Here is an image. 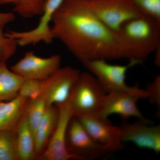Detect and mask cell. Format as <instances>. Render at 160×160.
<instances>
[{
  "label": "cell",
  "mask_w": 160,
  "mask_h": 160,
  "mask_svg": "<svg viewBox=\"0 0 160 160\" xmlns=\"http://www.w3.org/2000/svg\"><path fill=\"white\" fill-rule=\"evenodd\" d=\"M52 32L83 64L123 59L116 32L105 26L82 0H64L52 19Z\"/></svg>",
  "instance_id": "cell-1"
},
{
  "label": "cell",
  "mask_w": 160,
  "mask_h": 160,
  "mask_svg": "<svg viewBox=\"0 0 160 160\" xmlns=\"http://www.w3.org/2000/svg\"><path fill=\"white\" fill-rule=\"evenodd\" d=\"M123 58L143 62L160 47V22L149 17H137L116 32Z\"/></svg>",
  "instance_id": "cell-2"
},
{
  "label": "cell",
  "mask_w": 160,
  "mask_h": 160,
  "mask_svg": "<svg viewBox=\"0 0 160 160\" xmlns=\"http://www.w3.org/2000/svg\"><path fill=\"white\" fill-rule=\"evenodd\" d=\"M106 93L90 72H80L69 97L73 116L97 114Z\"/></svg>",
  "instance_id": "cell-3"
},
{
  "label": "cell",
  "mask_w": 160,
  "mask_h": 160,
  "mask_svg": "<svg viewBox=\"0 0 160 160\" xmlns=\"http://www.w3.org/2000/svg\"><path fill=\"white\" fill-rule=\"evenodd\" d=\"M125 65H113L105 59H97L84 63V66L97 79L106 93L112 92H142L138 86H129L126 82L128 69L142 62L138 60H129Z\"/></svg>",
  "instance_id": "cell-4"
},
{
  "label": "cell",
  "mask_w": 160,
  "mask_h": 160,
  "mask_svg": "<svg viewBox=\"0 0 160 160\" xmlns=\"http://www.w3.org/2000/svg\"><path fill=\"white\" fill-rule=\"evenodd\" d=\"M82 1L97 18L115 32L127 21L143 15L130 0Z\"/></svg>",
  "instance_id": "cell-5"
},
{
  "label": "cell",
  "mask_w": 160,
  "mask_h": 160,
  "mask_svg": "<svg viewBox=\"0 0 160 160\" xmlns=\"http://www.w3.org/2000/svg\"><path fill=\"white\" fill-rule=\"evenodd\" d=\"M146 90L142 92H112L106 93L99 110L97 114L105 121L112 114H118L123 119L138 118L139 120L149 123L138 107L137 102L141 99H147Z\"/></svg>",
  "instance_id": "cell-6"
},
{
  "label": "cell",
  "mask_w": 160,
  "mask_h": 160,
  "mask_svg": "<svg viewBox=\"0 0 160 160\" xmlns=\"http://www.w3.org/2000/svg\"><path fill=\"white\" fill-rule=\"evenodd\" d=\"M64 0H47L44 6L38 24L33 29L26 31L9 30L5 32L7 36L16 41L18 46L34 45L42 42L51 44L54 39L51 23L56 12Z\"/></svg>",
  "instance_id": "cell-7"
},
{
  "label": "cell",
  "mask_w": 160,
  "mask_h": 160,
  "mask_svg": "<svg viewBox=\"0 0 160 160\" xmlns=\"http://www.w3.org/2000/svg\"><path fill=\"white\" fill-rule=\"evenodd\" d=\"M59 109V117L56 127L46 149L38 160H80L68 151L66 145L67 128L73 116L69 98L65 102L56 105Z\"/></svg>",
  "instance_id": "cell-8"
},
{
  "label": "cell",
  "mask_w": 160,
  "mask_h": 160,
  "mask_svg": "<svg viewBox=\"0 0 160 160\" xmlns=\"http://www.w3.org/2000/svg\"><path fill=\"white\" fill-rule=\"evenodd\" d=\"M76 117L93 141L107 153L120 151L124 148L120 126H112L109 121L102 119L97 114Z\"/></svg>",
  "instance_id": "cell-9"
},
{
  "label": "cell",
  "mask_w": 160,
  "mask_h": 160,
  "mask_svg": "<svg viewBox=\"0 0 160 160\" xmlns=\"http://www.w3.org/2000/svg\"><path fill=\"white\" fill-rule=\"evenodd\" d=\"M68 151L80 160H94L107 153L93 141L82 124L74 116L69 122L66 137Z\"/></svg>",
  "instance_id": "cell-10"
},
{
  "label": "cell",
  "mask_w": 160,
  "mask_h": 160,
  "mask_svg": "<svg viewBox=\"0 0 160 160\" xmlns=\"http://www.w3.org/2000/svg\"><path fill=\"white\" fill-rule=\"evenodd\" d=\"M61 62L59 55L42 58L30 51L27 52L24 57L12 66L10 69L24 80H44L59 69Z\"/></svg>",
  "instance_id": "cell-11"
},
{
  "label": "cell",
  "mask_w": 160,
  "mask_h": 160,
  "mask_svg": "<svg viewBox=\"0 0 160 160\" xmlns=\"http://www.w3.org/2000/svg\"><path fill=\"white\" fill-rule=\"evenodd\" d=\"M80 72L69 66L60 68L43 80V91L47 107L62 104L69 99Z\"/></svg>",
  "instance_id": "cell-12"
},
{
  "label": "cell",
  "mask_w": 160,
  "mask_h": 160,
  "mask_svg": "<svg viewBox=\"0 0 160 160\" xmlns=\"http://www.w3.org/2000/svg\"><path fill=\"white\" fill-rule=\"evenodd\" d=\"M148 124L141 120L132 123H123L120 126L122 142H131L139 148L159 153L160 126H149Z\"/></svg>",
  "instance_id": "cell-13"
},
{
  "label": "cell",
  "mask_w": 160,
  "mask_h": 160,
  "mask_svg": "<svg viewBox=\"0 0 160 160\" xmlns=\"http://www.w3.org/2000/svg\"><path fill=\"white\" fill-rule=\"evenodd\" d=\"M58 117L59 109L56 105H52L47 107L34 134L37 159L48 145L56 127Z\"/></svg>",
  "instance_id": "cell-14"
},
{
  "label": "cell",
  "mask_w": 160,
  "mask_h": 160,
  "mask_svg": "<svg viewBox=\"0 0 160 160\" xmlns=\"http://www.w3.org/2000/svg\"><path fill=\"white\" fill-rule=\"evenodd\" d=\"M16 146L18 160L37 159L34 135L24 112L17 127Z\"/></svg>",
  "instance_id": "cell-15"
},
{
  "label": "cell",
  "mask_w": 160,
  "mask_h": 160,
  "mask_svg": "<svg viewBox=\"0 0 160 160\" xmlns=\"http://www.w3.org/2000/svg\"><path fill=\"white\" fill-rule=\"evenodd\" d=\"M27 101L18 95L8 102H0V131L17 129Z\"/></svg>",
  "instance_id": "cell-16"
},
{
  "label": "cell",
  "mask_w": 160,
  "mask_h": 160,
  "mask_svg": "<svg viewBox=\"0 0 160 160\" xmlns=\"http://www.w3.org/2000/svg\"><path fill=\"white\" fill-rule=\"evenodd\" d=\"M24 80L8 69L6 62H0V102L10 101L18 96Z\"/></svg>",
  "instance_id": "cell-17"
},
{
  "label": "cell",
  "mask_w": 160,
  "mask_h": 160,
  "mask_svg": "<svg viewBox=\"0 0 160 160\" xmlns=\"http://www.w3.org/2000/svg\"><path fill=\"white\" fill-rule=\"evenodd\" d=\"M47 0H0V5H11L21 17L30 19L40 16Z\"/></svg>",
  "instance_id": "cell-18"
},
{
  "label": "cell",
  "mask_w": 160,
  "mask_h": 160,
  "mask_svg": "<svg viewBox=\"0 0 160 160\" xmlns=\"http://www.w3.org/2000/svg\"><path fill=\"white\" fill-rule=\"evenodd\" d=\"M46 108V98L42 93L34 99L27 101L24 112L34 136Z\"/></svg>",
  "instance_id": "cell-19"
},
{
  "label": "cell",
  "mask_w": 160,
  "mask_h": 160,
  "mask_svg": "<svg viewBox=\"0 0 160 160\" xmlns=\"http://www.w3.org/2000/svg\"><path fill=\"white\" fill-rule=\"evenodd\" d=\"M0 160H18L16 129L0 131Z\"/></svg>",
  "instance_id": "cell-20"
},
{
  "label": "cell",
  "mask_w": 160,
  "mask_h": 160,
  "mask_svg": "<svg viewBox=\"0 0 160 160\" xmlns=\"http://www.w3.org/2000/svg\"><path fill=\"white\" fill-rule=\"evenodd\" d=\"M5 26L0 23V62H7L15 54L18 46L15 40L5 34Z\"/></svg>",
  "instance_id": "cell-21"
},
{
  "label": "cell",
  "mask_w": 160,
  "mask_h": 160,
  "mask_svg": "<svg viewBox=\"0 0 160 160\" xmlns=\"http://www.w3.org/2000/svg\"><path fill=\"white\" fill-rule=\"evenodd\" d=\"M142 15L160 22V0H130Z\"/></svg>",
  "instance_id": "cell-22"
},
{
  "label": "cell",
  "mask_w": 160,
  "mask_h": 160,
  "mask_svg": "<svg viewBox=\"0 0 160 160\" xmlns=\"http://www.w3.org/2000/svg\"><path fill=\"white\" fill-rule=\"evenodd\" d=\"M43 80H25L19 90L18 95L28 100L39 96L43 91Z\"/></svg>",
  "instance_id": "cell-23"
},
{
  "label": "cell",
  "mask_w": 160,
  "mask_h": 160,
  "mask_svg": "<svg viewBox=\"0 0 160 160\" xmlns=\"http://www.w3.org/2000/svg\"><path fill=\"white\" fill-rule=\"evenodd\" d=\"M147 98L150 102L155 104L160 108V75L156 76L151 83L147 84L145 89Z\"/></svg>",
  "instance_id": "cell-24"
},
{
  "label": "cell",
  "mask_w": 160,
  "mask_h": 160,
  "mask_svg": "<svg viewBox=\"0 0 160 160\" xmlns=\"http://www.w3.org/2000/svg\"><path fill=\"white\" fill-rule=\"evenodd\" d=\"M15 18V15L13 12H0V23L6 25L13 22Z\"/></svg>",
  "instance_id": "cell-25"
},
{
  "label": "cell",
  "mask_w": 160,
  "mask_h": 160,
  "mask_svg": "<svg viewBox=\"0 0 160 160\" xmlns=\"http://www.w3.org/2000/svg\"><path fill=\"white\" fill-rule=\"evenodd\" d=\"M155 65L158 67L160 66V47L158 48L155 52Z\"/></svg>",
  "instance_id": "cell-26"
},
{
  "label": "cell",
  "mask_w": 160,
  "mask_h": 160,
  "mask_svg": "<svg viewBox=\"0 0 160 160\" xmlns=\"http://www.w3.org/2000/svg\"><path fill=\"white\" fill-rule=\"evenodd\" d=\"M84 1H89V0H84Z\"/></svg>",
  "instance_id": "cell-27"
}]
</instances>
